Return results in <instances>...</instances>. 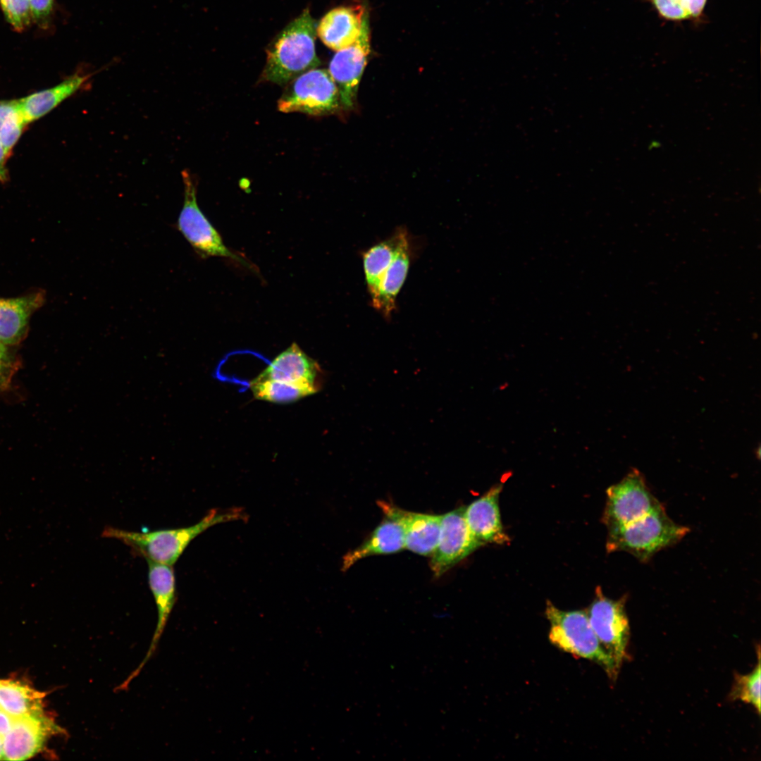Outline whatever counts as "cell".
I'll use <instances>...</instances> for the list:
<instances>
[{"label":"cell","mask_w":761,"mask_h":761,"mask_svg":"<svg viewBox=\"0 0 761 761\" xmlns=\"http://www.w3.org/2000/svg\"><path fill=\"white\" fill-rule=\"evenodd\" d=\"M247 519V515L242 508L223 511L212 509L199 521L187 527L137 532L108 526L103 530L101 536L120 540L146 560L173 566L189 544L209 528Z\"/></svg>","instance_id":"obj_1"},{"label":"cell","mask_w":761,"mask_h":761,"mask_svg":"<svg viewBox=\"0 0 761 761\" xmlns=\"http://www.w3.org/2000/svg\"><path fill=\"white\" fill-rule=\"evenodd\" d=\"M316 26L308 8L290 23L267 49L262 78L278 85L290 82L320 64L315 49Z\"/></svg>","instance_id":"obj_2"},{"label":"cell","mask_w":761,"mask_h":761,"mask_svg":"<svg viewBox=\"0 0 761 761\" xmlns=\"http://www.w3.org/2000/svg\"><path fill=\"white\" fill-rule=\"evenodd\" d=\"M545 615L550 622L549 640L559 650L600 666L615 681L619 669L595 635L586 610L564 611L547 601Z\"/></svg>","instance_id":"obj_3"},{"label":"cell","mask_w":761,"mask_h":761,"mask_svg":"<svg viewBox=\"0 0 761 761\" xmlns=\"http://www.w3.org/2000/svg\"><path fill=\"white\" fill-rule=\"evenodd\" d=\"M688 528L676 524L664 507L619 528L608 531L607 552L624 551L641 562H648L655 553L680 541Z\"/></svg>","instance_id":"obj_4"},{"label":"cell","mask_w":761,"mask_h":761,"mask_svg":"<svg viewBox=\"0 0 761 761\" xmlns=\"http://www.w3.org/2000/svg\"><path fill=\"white\" fill-rule=\"evenodd\" d=\"M181 175L184 202L177 221L178 230L202 257L230 258L251 267L245 259L225 245L218 232L201 211L197 202L196 182L190 173L183 170Z\"/></svg>","instance_id":"obj_5"},{"label":"cell","mask_w":761,"mask_h":761,"mask_svg":"<svg viewBox=\"0 0 761 761\" xmlns=\"http://www.w3.org/2000/svg\"><path fill=\"white\" fill-rule=\"evenodd\" d=\"M340 101L338 87L328 70L313 68L290 82L278 101V108L283 113L321 116L335 111Z\"/></svg>","instance_id":"obj_6"},{"label":"cell","mask_w":761,"mask_h":761,"mask_svg":"<svg viewBox=\"0 0 761 761\" xmlns=\"http://www.w3.org/2000/svg\"><path fill=\"white\" fill-rule=\"evenodd\" d=\"M662 507L647 486L643 474L633 469L607 490L603 523L608 531L614 530Z\"/></svg>","instance_id":"obj_7"},{"label":"cell","mask_w":761,"mask_h":761,"mask_svg":"<svg viewBox=\"0 0 761 761\" xmlns=\"http://www.w3.org/2000/svg\"><path fill=\"white\" fill-rule=\"evenodd\" d=\"M626 598L624 595L618 600L610 599L598 586L593 602L586 610L595 635L619 670L629 655L630 626L625 609Z\"/></svg>","instance_id":"obj_8"},{"label":"cell","mask_w":761,"mask_h":761,"mask_svg":"<svg viewBox=\"0 0 761 761\" xmlns=\"http://www.w3.org/2000/svg\"><path fill=\"white\" fill-rule=\"evenodd\" d=\"M464 509L460 507L442 515L438 541L430 562L435 576H440L483 545L469 530Z\"/></svg>","instance_id":"obj_9"},{"label":"cell","mask_w":761,"mask_h":761,"mask_svg":"<svg viewBox=\"0 0 761 761\" xmlns=\"http://www.w3.org/2000/svg\"><path fill=\"white\" fill-rule=\"evenodd\" d=\"M369 53V15L364 21L358 39L352 45L338 51L329 64L328 72L338 87L340 101L345 108H352L354 105Z\"/></svg>","instance_id":"obj_10"},{"label":"cell","mask_w":761,"mask_h":761,"mask_svg":"<svg viewBox=\"0 0 761 761\" xmlns=\"http://www.w3.org/2000/svg\"><path fill=\"white\" fill-rule=\"evenodd\" d=\"M147 562L148 583L157 610V624L145 657L137 668L117 687L118 691H124L129 686L154 654L176 602V581L173 566L151 560Z\"/></svg>","instance_id":"obj_11"},{"label":"cell","mask_w":761,"mask_h":761,"mask_svg":"<svg viewBox=\"0 0 761 761\" xmlns=\"http://www.w3.org/2000/svg\"><path fill=\"white\" fill-rule=\"evenodd\" d=\"M58 732L61 729L43 714L16 718L4 736V759H28L39 751L50 735Z\"/></svg>","instance_id":"obj_12"},{"label":"cell","mask_w":761,"mask_h":761,"mask_svg":"<svg viewBox=\"0 0 761 761\" xmlns=\"http://www.w3.org/2000/svg\"><path fill=\"white\" fill-rule=\"evenodd\" d=\"M378 504L385 515L401 523L404 548L421 555H432L438 541L442 515L410 512L385 502Z\"/></svg>","instance_id":"obj_13"},{"label":"cell","mask_w":761,"mask_h":761,"mask_svg":"<svg viewBox=\"0 0 761 761\" xmlns=\"http://www.w3.org/2000/svg\"><path fill=\"white\" fill-rule=\"evenodd\" d=\"M369 15L366 6L361 4L337 7L321 19L316 32L328 48L340 51L358 39Z\"/></svg>","instance_id":"obj_14"},{"label":"cell","mask_w":761,"mask_h":761,"mask_svg":"<svg viewBox=\"0 0 761 761\" xmlns=\"http://www.w3.org/2000/svg\"><path fill=\"white\" fill-rule=\"evenodd\" d=\"M321 368L295 342L280 353L255 378L276 380L321 388Z\"/></svg>","instance_id":"obj_15"},{"label":"cell","mask_w":761,"mask_h":761,"mask_svg":"<svg viewBox=\"0 0 761 761\" xmlns=\"http://www.w3.org/2000/svg\"><path fill=\"white\" fill-rule=\"evenodd\" d=\"M501 484L493 486L485 495L464 509V518L474 536L483 545L504 544L509 541L505 533L499 509Z\"/></svg>","instance_id":"obj_16"},{"label":"cell","mask_w":761,"mask_h":761,"mask_svg":"<svg viewBox=\"0 0 761 761\" xmlns=\"http://www.w3.org/2000/svg\"><path fill=\"white\" fill-rule=\"evenodd\" d=\"M410 246L407 231L403 235L397 252L383 273L372 306L388 318L395 309L397 297L407 278L411 261Z\"/></svg>","instance_id":"obj_17"},{"label":"cell","mask_w":761,"mask_h":761,"mask_svg":"<svg viewBox=\"0 0 761 761\" xmlns=\"http://www.w3.org/2000/svg\"><path fill=\"white\" fill-rule=\"evenodd\" d=\"M404 548V531L401 523L396 518L385 515L384 521L361 545L344 556L342 569H348L364 557L395 553Z\"/></svg>","instance_id":"obj_18"},{"label":"cell","mask_w":761,"mask_h":761,"mask_svg":"<svg viewBox=\"0 0 761 761\" xmlns=\"http://www.w3.org/2000/svg\"><path fill=\"white\" fill-rule=\"evenodd\" d=\"M91 76V73L78 72L53 87L19 99V109L25 125L47 113L75 93Z\"/></svg>","instance_id":"obj_19"},{"label":"cell","mask_w":761,"mask_h":761,"mask_svg":"<svg viewBox=\"0 0 761 761\" xmlns=\"http://www.w3.org/2000/svg\"><path fill=\"white\" fill-rule=\"evenodd\" d=\"M42 301L43 297L39 293L0 299V342L13 345L20 342L26 332L30 316Z\"/></svg>","instance_id":"obj_20"},{"label":"cell","mask_w":761,"mask_h":761,"mask_svg":"<svg viewBox=\"0 0 761 761\" xmlns=\"http://www.w3.org/2000/svg\"><path fill=\"white\" fill-rule=\"evenodd\" d=\"M44 695L21 682L0 679V708L14 719L43 714Z\"/></svg>","instance_id":"obj_21"},{"label":"cell","mask_w":761,"mask_h":761,"mask_svg":"<svg viewBox=\"0 0 761 761\" xmlns=\"http://www.w3.org/2000/svg\"><path fill=\"white\" fill-rule=\"evenodd\" d=\"M405 232L400 228L391 237L376 244L364 252V271L371 301L375 298L380 278L394 258Z\"/></svg>","instance_id":"obj_22"},{"label":"cell","mask_w":761,"mask_h":761,"mask_svg":"<svg viewBox=\"0 0 761 761\" xmlns=\"http://www.w3.org/2000/svg\"><path fill=\"white\" fill-rule=\"evenodd\" d=\"M250 389L256 399L278 404L294 402L320 390L309 385L276 380L256 379L250 383Z\"/></svg>","instance_id":"obj_23"},{"label":"cell","mask_w":761,"mask_h":761,"mask_svg":"<svg viewBox=\"0 0 761 761\" xmlns=\"http://www.w3.org/2000/svg\"><path fill=\"white\" fill-rule=\"evenodd\" d=\"M757 663L748 674H736L729 693V699L739 700L752 705L758 714L761 710L760 698V652L757 648Z\"/></svg>","instance_id":"obj_24"},{"label":"cell","mask_w":761,"mask_h":761,"mask_svg":"<svg viewBox=\"0 0 761 761\" xmlns=\"http://www.w3.org/2000/svg\"><path fill=\"white\" fill-rule=\"evenodd\" d=\"M25 125L18 100L0 101V139L7 153L18 140Z\"/></svg>","instance_id":"obj_25"},{"label":"cell","mask_w":761,"mask_h":761,"mask_svg":"<svg viewBox=\"0 0 761 761\" xmlns=\"http://www.w3.org/2000/svg\"><path fill=\"white\" fill-rule=\"evenodd\" d=\"M7 21L17 31L26 28L32 19L29 0H0Z\"/></svg>","instance_id":"obj_26"},{"label":"cell","mask_w":761,"mask_h":761,"mask_svg":"<svg viewBox=\"0 0 761 761\" xmlns=\"http://www.w3.org/2000/svg\"><path fill=\"white\" fill-rule=\"evenodd\" d=\"M660 15L671 20H681L689 18L686 11L678 0H651Z\"/></svg>","instance_id":"obj_27"},{"label":"cell","mask_w":761,"mask_h":761,"mask_svg":"<svg viewBox=\"0 0 761 761\" xmlns=\"http://www.w3.org/2000/svg\"><path fill=\"white\" fill-rule=\"evenodd\" d=\"M13 371V363L5 345L0 342V388H4L8 383Z\"/></svg>","instance_id":"obj_28"},{"label":"cell","mask_w":761,"mask_h":761,"mask_svg":"<svg viewBox=\"0 0 761 761\" xmlns=\"http://www.w3.org/2000/svg\"><path fill=\"white\" fill-rule=\"evenodd\" d=\"M32 19L42 20L48 17L54 0H29Z\"/></svg>","instance_id":"obj_29"},{"label":"cell","mask_w":761,"mask_h":761,"mask_svg":"<svg viewBox=\"0 0 761 761\" xmlns=\"http://www.w3.org/2000/svg\"><path fill=\"white\" fill-rule=\"evenodd\" d=\"M707 0H680L689 17L698 18L703 11Z\"/></svg>","instance_id":"obj_30"},{"label":"cell","mask_w":761,"mask_h":761,"mask_svg":"<svg viewBox=\"0 0 761 761\" xmlns=\"http://www.w3.org/2000/svg\"><path fill=\"white\" fill-rule=\"evenodd\" d=\"M14 718L0 709V735L4 736L11 729Z\"/></svg>","instance_id":"obj_31"},{"label":"cell","mask_w":761,"mask_h":761,"mask_svg":"<svg viewBox=\"0 0 761 761\" xmlns=\"http://www.w3.org/2000/svg\"><path fill=\"white\" fill-rule=\"evenodd\" d=\"M7 152L5 151L4 146L0 139V180H5L6 171L4 168V161Z\"/></svg>","instance_id":"obj_32"},{"label":"cell","mask_w":761,"mask_h":761,"mask_svg":"<svg viewBox=\"0 0 761 761\" xmlns=\"http://www.w3.org/2000/svg\"><path fill=\"white\" fill-rule=\"evenodd\" d=\"M0 759H4V736L0 735Z\"/></svg>","instance_id":"obj_33"},{"label":"cell","mask_w":761,"mask_h":761,"mask_svg":"<svg viewBox=\"0 0 761 761\" xmlns=\"http://www.w3.org/2000/svg\"><path fill=\"white\" fill-rule=\"evenodd\" d=\"M678 1H680V0H678Z\"/></svg>","instance_id":"obj_34"},{"label":"cell","mask_w":761,"mask_h":761,"mask_svg":"<svg viewBox=\"0 0 761 761\" xmlns=\"http://www.w3.org/2000/svg\"><path fill=\"white\" fill-rule=\"evenodd\" d=\"M1 709V708H0Z\"/></svg>","instance_id":"obj_35"}]
</instances>
